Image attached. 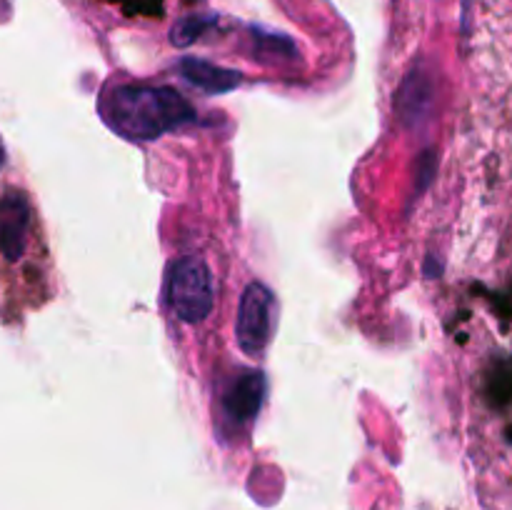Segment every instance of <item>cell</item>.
<instances>
[{"mask_svg": "<svg viewBox=\"0 0 512 510\" xmlns=\"http://www.w3.org/2000/svg\"><path fill=\"white\" fill-rule=\"evenodd\" d=\"M165 298L170 310L183 323H200L215 305V280L208 263L195 255L178 258L168 270Z\"/></svg>", "mask_w": 512, "mask_h": 510, "instance_id": "obj_2", "label": "cell"}, {"mask_svg": "<svg viewBox=\"0 0 512 510\" xmlns=\"http://www.w3.org/2000/svg\"><path fill=\"white\" fill-rule=\"evenodd\" d=\"M180 70H183L185 80H190L195 88L205 90V93H225L240 83V73L218 68V65L205 63V60H183Z\"/></svg>", "mask_w": 512, "mask_h": 510, "instance_id": "obj_7", "label": "cell"}, {"mask_svg": "<svg viewBox=\"0 0 512 510\" xmlns=\"http://www.w3.org/2000/svg\"><path fill=\"white\" fill-rule=\"evenodd\" d=\"M103 115L130 140H155L195 120L193 105L163 85H118L105 98Z\"/></svg>", "mask_w": 512, "mask_h": 510, "instance_id": "obj_1", "label": "cell"}, {"mask_svg": "<svg viewBox=\"0 0 512 510\" xmlns=\"http://www.w3.org/2000/svg\"><path fill=\"white\" fill-rule=\"evenodd\" d=\"M30 203L18 190H5L0 195V255L10 263H18L28 248Z\"/></svg>", "mask_w": 512, "mask_h": 510, "instance_id": "obj_4", "label": "cell"}, {"mask_svg": "<svg viewBox=\"0 0 512 510\" xmlns=\"http://www.w3.org/2000/svg\"><path fill=\"white\" fill-rule=\"evenodd\" d=\"M5 165V148H3V143H0V168H3Z\"/></svg>", "mask_w": 512, "mask_h": 510, "instance_id": "obj_9", "label": "cell"}, {"mask_svg": "<svg viewBox=\"0 0 512 510\" xmlns=\"http://www.w3.org/2000/svg\"><path fill=\"white\" fill-rule=\"evenodd\" d=\"M265 395V378L258 370H243L225 390L223 410L233 423L243 425L258 415Z\"/></svg>", "mask_w": 512, "mask_h": 510, "instance_id": "obj_5", "label": "cell"}, {"mask_svg": "<svg viewBox=\"0 0 512 510\" xmlns=\"http://www.w3.org/2000/svg\"><path fill=\"white\" fill-rule=\"evenodd\" d=\"M198 33H200L198 20H188V23H183V25H178V28H175L173 40L178 45H188V43H193L195 35H198Z\"/></svg>", "mask_w": 512, "mask_h": 510, "instance_id": "obj_8", "label": "cell"}, {"mask_svg": "<svg viewBox=\"0 0 512 510\" xmlns=\"http://www.w3.org/2000/svg\"><path fill=\"white\" fill-rule=\"evenodd\" d=\"M275 328V298L263 283H250L245 288L238 310V345L243 353L260 355L268 348Z\"/></svg>", "mask_w": 512, "mask_h": 510, "instance_id": "obj_3", "label": "cell"}, {"mask_svg": "<svg viewBox=\"0 0 512 510\" xmlns=\"http://www.w3.org/2000/svg\"><path fill=\"white\" fill-rule=\"evenodd\" d=\"M433 93V80L425 73H420V70H415V73L405 78V83L398 90V100H395L398 118L403 120V125L418 128L428 118L430 108H433Z\"/></svg>", "mask_w": 512, "mask_h": 510, "instance_id": "obj_6", "label": "cell"}]
</instances>
